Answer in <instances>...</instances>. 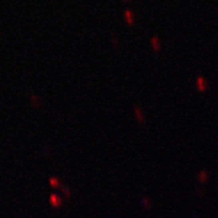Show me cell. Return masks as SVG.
I'll return each instance as SVG.
<instances>
[{"mask_svg": "<svg viewBox=\"0 0 218 218\" xmlns=\"http://www.w3.org/2000/svg\"><path fill=\"white\" fill-rule=\"evenodd\" d=\"M133 112H134V116L135 118H136L137 122H138L139 124H143L144 123V114H143L142 110L140 109V107L137 106V105H134V107H133Z\"/></svg>", "mask_w": 218, "mask_h": 218, "instance_id": "obj_2", "label": "cell"}, {"mask_svg": "<svg viewBox=\"0 0 218 218\" xmlns=\"http://www.w3.org/2000/svg\"><path fill=\"white\" fill-rule=\"evenodd\" d=\"M196 88L198 90V92L201 93L205 92L207 90V82L203 76H198L196 78Z\"/></svg>", "mask_w": 218, "mask_h": 218, "instance_id": "obj_1", "label": "cell"}, {"mask_svg": "<svg viewBox=\"0 0 218 218\" xmlns=\"http://www.w3.org/2000/svg\"><path fill=\"white\" fill-rule=\"evenodd\" d=\"M150 45H152V49L154 53H158L162 49V43H160V41L158 36H152L150 39Z\"/></svg>", "mask_w": 218, "mask_h": 218, "instance_id": "obj_3", "label": "cell"}, {"mask_svg": "<svg viewBox=\"0 0 218 218\" xmlns=\"http://www.w3.org/2000/svg\"><path fill=\"white\" fill-rule=\"evenodd\" d=\"M124 19L129 26H132L134 23V14L130 9H126L124 11Z\"/></svg>", "mask_w": 218, "mask_h": 218, "instance_id": "obj_4", "label": "cell"}, {"mask_svg": "<svg viewBox=\"0 0 218 218\" xmlns=\"http://www.w3.org/2000/svg\"><path fill=\"white\" fill-rule=\"evenodd\" d=\"M206 172L205 171H201V172H200V174H199V177H200V180H201V181H202V179H205V177H206Z\"/></svg>", "mask_w": 218, "mask_h": 218, "instance_id": "obj_6", "label": "cell"}, {"mask_svg": "<svg viewBox=\"0 0 218 218\" xmlns=\"http://www.w3.org/2000/svg\"><path fill=\"white\" fill-rule=\"evenodd\" d=\"M51 205H53V206H55V207H58V206L61 204V199L59 198L58 196H56V195H51Z\"/></svg>", "mask_w": 218, "mask_h": 218, "instance_id": "obj_5", "label": "cell"}, {"mask_svg": "<svg viewBox=\"0 0 218 218\" xmlns=\"http://www.w3.org/2000/svg\"><path fill=\"white\" fill-rule=\"evenodd\" d=\"M124 1H126V2H128V1H130V0H124Z\"/></svg>", "mask_w": 218, "mask_h": 218, "instance_id": "obj_7", "label": "cell"}]
</instances>
